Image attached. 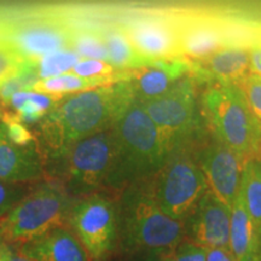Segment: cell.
<instances>
[{"label": "cell", "instance_id": "obj_11", "mask_svg": "<svg viewBox=\"0 0 261 261\" xmlns=\"http://www.w3.org/2000/svg\"><path fill=\"white\" fill-rule=\"evenodd\" d=\"M180 56L202 61L228 45L240 44L224 19L204 14L174 15Z\"/></svg>", "mask_w": 261, "mask_h": 261}, {"label": "cell", "instance_id": "obj_3", "mask_svg": "<svg viewBox=\"0 0 261 261\" xmlns=\"http://www.w3.org/2000/svg\"><path fill=\"white\" fill-rule=\"evenodd\" d=\"M73 203L63 182L39 184L0 218V242L21 246L54 228L65 226Z\"/></svg>", "mask_w": 261, "mask_h": 261}, {"label": "cell", "instance_id": "obj_25", "mask_svg": "<svg viewBox=\"0 0 261 261\" xmlns=\"http://www.w3.org/2000/svg\"><path fill=\"white\" fill-rule=\"evenodd\" d=\"M80 60L81 57L73 50H62L45 55L35 62L39 79H47L70 73L74 65Z\"/></svg>", "mask_w": 261, "mask_h": 261}, {"label": "cell", "instance_id": "obj_26", "mask_svg": "<svg viewBox=\"0 0 261 261\" xmlns=\"http://www.w3.org/2000/svg\"><path fill=\"white\" fill-rule=\"evenodd\" d=\"M70 74L85 79L106 80L110 84L120 83L123 80V71L116 70L106 61L92 60V58H81L70 70Z\"/></svg>", "mask_w": 261, "mask_h": 261}, {"label": "cell", "instance_id": "obj_14", "mask_svg": "<svg viewBox=\"0 0 261 261\" xmlns=\"http://www.w3.org/2000/svg\"><path fill=\"white\" fill-rule=\"evenodd\" d=\"M190 71V62L181 57L159 60L123 71V80L129 85L135 98L139 102H148L167 93Z\"/></svg>", "mask_w": 261, "mask_h": 261}, {"label": "cell", "instance_id": "obj_37", "mask_svg": "<svg viewBox=\"0 0 261 261\" xmlns=\"http://www.w3.org/2000/svg\"><path fill=\"white\" fill-rule=\"evenodd\" d=\"M260 261H261V260H260Z\"/></svg>", "mask_w": 261, "mask_h": 261}, {"label": "cell", "instance_id": "obj_24", "mask_svg": "<svg viewBox=\"0 0 261 261\" xmlns=\"http://www.w3.org/2000/svg\"><path fill=\"white\" fill-rule=\"evenodd\" d=\"M71 50L81 58H92L108 62V54L104 39L99 28L81 25L73 27L71 35Z\"/></svg>", "mask_w": 261, "mask_h": 261}, {"label": "cell", "instance_id": "obj_36", "mask_svg": "<svg viewBox=\"0 0 261 261\" xmlns=\"http://www.w3.org/2000/svg\"><path fill=\"white\" fill-rule=\"evenodd\" d=\"M120 261H165V256L163 254L156 253L128 254V255H122Z\"/></svg>", "mask_w": 261, "mask_h": 261}, {"label": "cell", "instance_id": "obj_7", "mask_svg": "<svg viewBox=\"0 0 261 261\" xmlns=\"http://www.w3.org/2000/svg\"><path fill=\"white\" fill-rule=\"evenodd\" d=\"M149 184L160 208L182 223L190 219L208 191L197 162L188 152L169 156Z\"/></svg>", "mask_w": 261, "mask_h": 261}, {"label": "cell", "instance_id": "obj_20", "mask_svg": "<svg viewBox=\"0 0 261 261\" xmlns=\"http://www.w3.org/2000/svg\"><path fill=\"white\" fill-rule=\"evenodd\" d=\"M100 32L106 44L108 63L116 70H132L151 63L136 51L122 24L106 25Z\"/></svg>", "mask_w": 261, "mask_h": 261}, {"label": "cell", "instance_id": "obj_1", "mask_svg": "<svg viewBox=\"0 0 261 261\" xmlns=\"http://www.w3.org/2000/svg\"><path fill=\"white\" fill-rule=\"evenodd\" d=\"M135 94L126 81L68 96L41 123V136L56 158L79 140L114 126Z\"/></svg>", "mask_w": 261, "mask_h": 261}, {"label": "cell", "instance_id": "obj_34", "mask_svg": "<svg viewBox=\"0 0 261 261\" xmlns=\"http://www.w3.org/2000/svg\"><path fill=\"white\" fill-rule=\"evenodd\" d=\"M0 261H35L17 246L0 242Z\"/></svg>", "mask_w": 261, "mask_h": 261}, {"label": "cell", "instance_id": "obj_23", "mask_svg": "<svg viewBox=\"0 0 261 261\" xmlns=\"http://www.w3.org/2000/svg\"><path fill=\"white\" fill-rule=\"evenodd\" d=\"M58 102L61 100L47 94L28 90L16 92L8 104L14 108L22 123H33L46 116Z\"/></svg>", "mask_w": 261, "mask_h": 261}, {"label": "cell", "instance_id": "obj_4", "mask_svg": "<svg viewBox=\"0 0 261 261\" xmlns=\"http://www.w3.org/2000/svg\"><path fill=\"white\" fill-rule=\"evenodd\" d=\"M204 113L218 142L244 162L261 151V122L237 85H214L203 97Z\"/></svg>", "mask_w": 261, "mask_h": 261}, {"label": "cell", "instance_id": "obj_2", "mask_svg": "<svg viewBox=\"0 0 261 261\" xmlns=\"http://www.w3.org/2000/svg\"><path fill=\"white\" fill-rule=\"evenodd\" d=\"M187 238V226L156 202L150 184L129 189L117 213V252L167 254Z\"/></svg>", "mask_w": 261, "mask_h": 261}, {"label": "cell", "instance_id": "obj_32", "mask_svg": "<svg viewBox=\"0 0 261 261\" xmlns=\"http://www.w3.org/2000/svg\"><path fill=\"white\" fill-rule=\"evenodd\" d=\"M207 249L185 238L172 252L165 254V261H205Z\"/></svg>", "mask_w": 261, "mask_h": 261}, {"label": "cell", "instance_id": "obj_29", "mask_svg": "<svg viewBox=\"0 0 261 261\" xmlns=\"http://www.w3.org/2000/svg\"><path fill=\"white\" fill-rule=\"evenodd\" d=\"M2 121L5 126L6 136L12 144L17 146H29L35 144V138L31 130L19 121L15 112L4 110L2 113Z\"/></svg>", "mask_w": 261, "mask_h": 261}, {"label": "cell", "instance_id": "obj_13", "mask_svg": "<svg viewBox=\"0 0 261 261\" xmlns=\"http://www.w3.org/2000/svg\"><path fill=\"white\" fill-rule=\"evenodd\" d=\"M196 162L203 174L208 192L231 211L240 192L246 162L218 140L202 150Z\"/></svg>", "mask_w": 261, "mask_h": 261}, {"label": "cell", "instance_id": "obj_28", "mask_svg": "<svg viewBox=\"0 0 261 261\" xmlns=\"http://www.w3.org/2000/svg\"><path fill=\"white\" fill-rule=\"evenodd\" d=\"M31 61L23 58L8 41L0 38V86L22 70Z\"/></svg>", "mask_w": 261, "mask_h": 261}, {"label": "cell", "instance_id": "obj_5", "mask_svg": "<svg viewBox=\"0 0 261 261\" xmlns=\"http://www.w3.org/2000/svg\"><path fill=\"white\" fill-rule=\"evenodd\" d=\"M64 159V177L75 191L87 192L122 180L121 150L113 127L70 146Z\"/></svg>", "mask_w": 261, "mask_h": 261}, {"label": "cell", "instance_id": "obj_22", "mask_svg": "<svg viewBox=\"0 0 261 261\" xmlns=\"http://www.w3.org/2000/svg\"><path fill=\"white\" fill-rule=\"evenodd\" d=\"M242 194L247 212L252 219L261 242V160L254 159L244 163L241 180Z\"/></svg>", "mask_w": 261, "mask_h": 261}, {"label": "cell", "instance_id": "obj_17", "mask_svg": "<svg viewBox=\"0 0 261 261\" xmlns=\"http://www.w3.org/2000/svg\"><path fill=\"white\" fill-rule=\"evenodd\" d=\"M17 247L35 261H90L83 244L67 225Z\"/></svg>", "mask_w": 261, "mask_h": 261}, {"label": "cell", "instance_id": "obj_6", "mask_svg": "<svg viewBox=\"0 0 261 261\" xmlns=\"http://www.w3.org/2000/svg\"><path fill=\"white\" fill-rule=\"evenodd\" d=\"M121 150L122 179L159 171L172 152L156 125L136 98L113 126Z\"/></svg>", "mask_w": 261, "mask_h": 261}, {"label": "cell", "instance_id": "obj_19", "mask_svg": "<svg viewBox=\"0 0 261 261\" xmlns=\"http://www.w3.org/2000/svg\"><path fill=\"white\" fill-rule=\"evenodd\" d=\"M228 248L236 261L261 260V242L259 234L248 214L241 190L231 208Z\"/></svg>", "mask_w": 261, "mask_h": 261}, {"label": "cell", "instance_id": "obj_30", "mask_svg": "<svg viewBox=\"0 0 261 261\" xmlns=\"http://www.w3.org/2000/svg\"><path fill=\"white\" fill-rule=\"evenodd\" d=\"M31 189V185L23 182L0 181V218L8 214Z\"/></svg>", "mask_w": 261, "mask_h": 261}, {"label": "cell", "instance_id": "obj_10", "mask_svg": "<svg viewBox=\"0 0 261 261\" xmlns=\"http://www.w3.org/2000/svg\"><path fill=\"white\" fill-rule=\"evenodd\" d=\"M73 27L61 18H34L15 25L2 39L8 41L22 57L35 63L45 55L71 50Z\"/></svg>", "mask_w": 261, "mask_h": 261}, {"label": "cell", "instance_id": "obj_27", "mask_svg": "<svg viewBox=\"0 0 261 261\" xmlns=\"http://www.w3.org/2000/svg\"><path fill=\"white\" fill-rule=\"evenodd\" d=\"M39 80L37 73V64L29 62L22 70L10 77L8 81L0 86V106L5 107L9 103L10 98L19 91L32 90L34 84Z\"/></svg>", "mask_w": 261, "mask_h": 261}, {"label": "cell", "instance_id": "obj_12", "mask_svg": "<svg viewBox=\"0 0 261 261\" xmlns=\"http://www.w3.org/2000/svg\"><path fill=\"white\" fill-rule=\"evenodd\" d=\"M122 25L136 51L146 61L181 57L174 15H138Z\"/></svg>", "mask_w": 261, "mask_h": 261}, {"label": "cell", "instance_id": "obj_18", "mask_svg": "<svg viewBox=\"0 0 261 261\" xmlns=\"http://www.w3.org/2000/svg\"><path fill=\"white\" fill-rule=\"evenodd\" d=\"M44 175V161L37 146H17L0 136V181H37Z\"/></svg>", "mask_w": 261, "mask_h": 261}, {"label": "cell", "instance_id": "obj_33", "mask_svg": "<svg viewBox=\"0 0 261 261\" xmlns=\"http://www.w3.org/2000/svg\"><path fill=\"white\" fill-rule=\"evenodd\" d=\"M250 60V73L261 76V32L257 33L248 45Z\"/></svg>", "mask_w": 261, "mask_h": 261}, {"label": "cell", "instance_id": "obj_9", "mask_svg": "<svg viewBox=\"0 0 261 261\" xmlns=\"http://www.w3.org/2000/svg\"><path fill=\"white\" fill-rule=\"evenodd\" d=\"M142 106L159 128L168 150L173 152L194 125L196 107L194 80L182 77L167 93L143 102Z\"/></svg>", "mask_w": 261, "mask_h": 261}, {"label": "cell", "instance_id": "obj_15", "mask_svg": "<svg viewBox=\"0 0 261 261\" xmlns=\"http://www.w3.org/2000/svg\"><path fill=\"white\" fill-rule=\"evenodd\" d=\"M230 217L231 211L207 191L191 215L187 240L204 249L228 247Z\"/></svg>", "mask_w": 261, "mask_h": 261}, {"label": "cell", "instance_id": "obj_31", "mask_svg": "<svg viewBox=\"0 0 261 261\" xmlns=\"http://www.w3.org/2000/svg\"><path fill=\"white\" fill-rule=\"evenodd\" d=\"M238 87L242 91L250 110L261 122V76L249 73Z\"/></svg>", "mask_w": 261, "mask_h": 261}, {"label": "cell", "instance_id": "obj_35", "mask_svg": "<svg viewBox=\"0 0 261 261\" xmlns=\"http://www.w3.org/2000/svg\"><path fill=\"white\" fill-rule=\"evenodd\" d=\"M205 261H236L230 248H211L207 249Z\"/></svg>", "mask_w": 261, "mask_h": 261}, {"label": "cell", "instance_id": "obj_8", "mask_svg": "<svg viewBox=\"0 0 261 261\" xmlns=\"http://www.w3.org/2000/svg\"><path fill=\"white\" fill-rule=\"evenodd\" d=\"M67 226L90 261H109L117 252V211L109 198L93 194L74 202Z\"/></svg>", "mask_w": 261, "mask_h": 261}, {"label": "cell", "instance_id": "obj_21", "mask_svg": "<svg viewBox=\"0 0 261 261\" xmlns=\"http://www.w3.org/2000/svg\"><path fill=\"white\" fill-rule=\"evenodd\" d=\"M108 85L112 84L106 80L85 79V77H80L74 74L67 73L60 75V76L39 79L34 84V86L32 87V91L47 94V96H51L58 100H62L67 96L98 89V87L108 86Z\"/></svg>", "mask_w": 261, "mask_h": 261}, {"label": "cell", "instance_id": "obj_16", "mask_svg": "<svg viewBox=\"0 0 261 261\" xmlns=\"http://www.w3.org/2000/svg\"><path fill=\"white\" fill-rule=\"evenodd\" d=\"M190 62V71L203 79L214 81L215 85H240L250 73L248 46L233 44L221 48L211 57Z\"/></svg>", "mask_w": 261, "mask_h": 261}]
</instances>
